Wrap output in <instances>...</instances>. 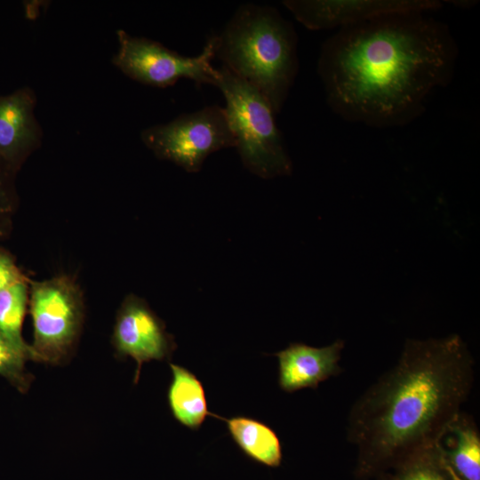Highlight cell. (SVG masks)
Here are the masks:
<instances>
[{
  "mask_svg": "<svg viewBox=\"0 0 480 480\" xmlns=\"http://www.w3.org/2000/svg\"><path fill=\"white\" fill-rule=\"evenodd\" d=\"M458 48L447 25L422 12L395 13L338 29L317 72L327 104L373 127L404 125L451 80Z\"/></svg>",
  "mask_w": 480,
  "mask_h": 480,
  "instance_id": "1",
  "label": "cell"
},
{
  "mask_svg": "<svg viewBox=\"0 0 480 480\" xmlns=\"http://www.w3.org/2000/svg\"><path fill=\"white\" fill-rule=\"evenodd\" d=\"M474 380L475 361L459 335L407 340L396 363L349 409L346 435L356 448L355 478L375 479L437 445Z\"/></svg>",
  "mask_w": 480,
  "mask_h": 480,
  "instance_id": "2",
  "label": "cell"
},
{
  "mask_svg": "<svg viewBox=\"0 0 480 480\" xmlns=\"http://www.w3.org/2000/svg\"><path fill=\"white\" fill-rule=\"evenodd\" d=\"M214 37L215 58L279 113L299 68L292 24L274 7L244 4Z\"/></svg>",
  "mask_w": 480,
  "mask_h": 480,
  "instance_id": "3",
  "label": "cell"
},
{
  "mask_svg": "<svg viewBox=\"0 0 480 480\" xmlns=\"http://www.w3.org/2000/svg\"><path fill=\"white\" fill-rule=\"evenodd\" d=\"M214 86L226 100L228 122L245 168L264 179L289 175L292 162L265 97L221 65Z\"/></svg>",
  "mask_w": 480,
  "mask_h": 480,
  "instance_id": "4",
  "label": "cell"
},
{
  "mask_svg": "<svg viewBox=\"0 0 480 480\" xmlns=\"http://www.w3.org/2000/svg\"><path fill=\"white\" fill-rule=\"evenodd\" d=\"M29 311L36 362L61 364L73 353L79 339L84 308L82 292L67 276L29 281Z\"/></svg>",
  "mask_w": 480,
  "mask_h": 480,
  "instance_id": "5",
  "label": "cell"
},
{
  "mask_svg": "<svg viewBox=\"0 0 480 480\" xmlns=\"http://www.w3.org/2000/svg\"><path fill=\"white\" fill-rule=\"evenodd\" d=\"M140 138L158 158L171 161L188 172H197L210 154L236 147L225 109L218 105L150 126L142 131Z\"/></svg>",
  "mask_w": 480,
  "mask_h": 480,
  "instance_id": "6",
  "label": "cell"
},
{
  "mask_svg": "<svg viewBox=\"0 0 480 480\" xmlns=\"http://www.w3.org/2000/svg\"><path fill=\"white\" fill-rule=\"evenodd\" d=\"M118 51L113 64L132 79L151 86L168 87L180 78L193 80L197 84L214 85L217 68L212 66L215 59V37L212 35L200 54L183 56L158 42L132 36L117 31Z\"/></svg>",
  "mask_w": 480,
  "mask_h": 480,
  "instance_id": "7",
  "label": "cell"
},
{
  "mask_svg": "<svg viewBox=\"0 0 480 480\" xmlns=\"http://www.w3.org/2000/svg\"><path fill=\"white\" fill-rule=\"evenodd\" d=\"M112 345L117 356H130L136 361L135 384L143 363L171 360L177 348L163 320L144 300L133 294L124 299L117 311Z\"/></svg>",
  "mask_w": 480,
  "mask_h": 480,
  "instance_id": "8",
  "label": "cell"
},
{
  "mask_svg": "<svg viewBox=\"0 0 480 480\" xmlns=\"http://www.w3.org/2000/svg\"><path fill=\"white\" fill-rule=\"evenodd\" d=\"M283 4L310 30L340 29L395 13H427L444 5L437 0H285Z\"/></svg>",
  "mask_w": 480,
  "mask_h": 480,
  "instance_id": "9",
  "label": "cell"
},
{
  "mask_svg": "<svg viewBox=\"0 0 480 480\" xmlns=\"http://www.w3.org/2000/svg\"><path fill=\"white\" fill-rule=\"evenodd\" d=\"M36 104V94L28 87L0 96V164L15 174L41 144Z\"/></svg>",
  "mask_w": 480,
  "mask_h": 480,
  "instance_id": "10",
  "label": "cell"
},
{
  "mask_svg": "<svg viewBox=\"0 0 480 480\" xmlns=\"http://www.w3.org/2000/svg\"><path fill=\"white\" fill-rule=\"evenodd\" d=\"M344 341L337 340L322 348L291 343L274 354L278 359V385L287 393L316 389L319 384L342 372L340 365Z\"/></svg>",
  "mask_w": 480,
  "mask_h": 480,
  "instance_id": "11",
  "label": "cell"
},
{
  "mask_svg": "<svg viewBox=\"0 0 480 480\" xmlns=\"http://www.w3.org/2000/svg\"><path fill=\"white\" fill-rule=\"evenodd\" d=\"M437 446L457 480H480V432L471 415L461 412Z\"/></svg>",
  "mask_w": 480,
  "mask_h": 480,
  "instance_id": "12",
  "label": "cell"
},
{
  "mask_svg": "<svg viewBox=\"0 0 480 480\" xmlns=\"http://www.w3.org/2000/svg\"><path fill=\"white\" fill-rule=\"evenodd\" d=\"M210 416L227 424L232 439L248 458L268 468L281 465L282 444L269 426L246 416L226 418L212 412Z\"/></svg>",
  "mask_w": 480,
  "mask_h": 480,
  "instance_id": "13",
  "label": "cell"
},
{
  "mask_svg": "<svg viewBox=\"0 0 480 480\" xmlns=\"http://www.w3.org/2000/svg\"><path fill=\"white\" fill-rule=\"evenodd\" d=\"M172 381L167 391L169 408L174 419L192 430H197L210 416L202 382L187 368L170 363Z\"/></svg>",
  "mask_w": 480,
  "mask_h": 480,
  "instance_id": "14",
  "label": "cell"
},
{
  "mask_svg": "<svg viewBox=\"0 0 480 480\" xmlns=\"http://www.w3.org/2000/svg\"><path fill=\"white\" fill-rule=\"evenodd\" d=\"M29 296V280L19 281L0 291V333L28 360L36 361L30 345L23 340L22 324Z\"/></svg>",
  "mask_w": 480,
  "mask_h": 480,
  "instance_id": "15",
  "label": "cell"
},
{
  "mask_svg": "<svg viewBox=\"0 0 480 480\" xmlns=\"http://www.w3.org/2000/svg\"><path fill=\"white\" fill-rule=\"evenodd\" d=\"M390 473L396 480H457L437 445L415 452Z\"/></svg>",
  "mask_w": 480,
  "mask_h": 480,
  "instance_id": "16",
  "label": "cell"
},
{
  "mask_svg": "<svg viewBox=\"0 0 480 480\" xmlns=\"http://www.w3.org/2000/svg\"><path fill=\"white\" fill-rule=\"evenodd\" d=\"M28 358L0 333V376L7 380L20 393H26L33 375L25 366Z\"/></svg>",
  "mask_w": 480,
  "mask_h": 480,
  "instance_id": "17",
  "label": "cell"
},
{
  "mask_svg": "<svg viewBox=\"0 0 480 480\" xmlns=\"http://www.w3.org/2000/svg\"><path fill=\"white\" fill-rule=\"evenodd\" d=\"M15 176L0 164V234L4 236L9 232L11 218L18 204Z\"/></svg>",
  "mask_w": 480,
  "mask_h": 480,
  "instance_id": "18",
  "label": "cell"
},
{
  "mask_svg": "<svg viewBox=\"0 0 480 480\" xmlns=\"http://www.w3.org/2000/svg\"><path fill=\"white\" fill-rule=\"evenodd\" d=\"M27 279L15 262L13 256L0 248V291L19 281Z\"/></svg>",
  "mask_w": 480,
  "mask_h": 480,
  "instance_id": "19",
  "label": "cell"
},
{
  "mask_svg": "<svg viewBox=\"0 0 480 480\" xmlns=\"http://www.w3.org/2000/svg\"><path fill=\"white\" fill-rule=\"evenodd\" d=\"M375 480H396L392 474L390 472L384 473L378 477L375 478Z\"/></svg>",
  "mask_w": 480,
  "mask_h": 480,
  "instance_id": "20",
  "label": "cell"
},
{
  "mask_svg": "<svg viewBox=\"0 0 480 480\" xmlns=\"http://www.w3.org/2000/svg\"><path fill=\"white\" fill-rule=\"evenodd\" d=\"M5 236L3 234H0V240L3 239Z\"/></svg>",
  "mask_w": 480,
  "mask_h": 480,
  "instance_id": "21",
  "label": "cell"
}]
</instances>
